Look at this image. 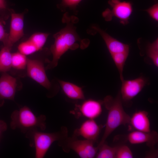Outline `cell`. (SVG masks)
I'll list each match as a JSON object with an SVG mask.
<instances>
[{
  "mask_svg": "<svg viewBox=\"0 0 158 158\" xmlns=\"http://www.w3.org/2000/svg\"><path fill=\"white\" fill-rule=\"evenodd\" d=\"M129 52H122L111 54V57L118 71L120 79L122 82L123 80V72L125 61Z\"/></svg>",
  "mask_w": 158,
  "mask_h": 158,
  "instance_id": "obj_19",
  "label": "cell"
},
{
  "mask_svg": "<svg viewBox=\"0 0 158 158\" xmlns=\"http://www.w3.org/2000/svg\"><path fill=\"white\" fill-rule=\"evenodd\" d=\"M16 82V78L4 72L0 78V98L14 100Z\"/></svg>",
  "mask_w": 158,
  "mask_h": 158,
  "instance_id": "obj_12",
  "label": "cell"
},
{
  "mask_svg": "<svg viewBox=\"0 0 158 158\" xmlns=\"http://www.w3.org/2000/svg\"><path fill=\"white\" fill-rule=\"evenodd\" d=\"M28 59L20 52L12 54V67L18 70H23L26 67Z\"/></svg>",
  "mask_w": 158,
  "mask_h": 158,
  "instance_id": "obj_20",
  "label": "cell"
},
{
  "mask_svg": "<svg viewBox=\"0 0 158 158\" xmlns=\"http://www.w3.org/2000/svg\"><path fill=\"white\" fill-rule=\"evenodd\" d=\"M28 75L40 85L49 90L51 84L46 75L41 61L28 59L26 65Z\"/></svg>",
  "mask_w": 158,
  "mask_h": 158,
  "instance_id": "obj_7",
  "label": "cell"
},
{
  "mask_svg": "<svg viewBox=\"0 0 158 158\" xmlns=\"http://www.w3.org/2000/svg\"><path fill=\"white\" fill-rule=\"evenodd\" d=\"M146 11L156 21L158 20V5L157 4H155Z\"/></svg>",
  "mask_w": 158,
  "mask_h": 158,
  "instance_id": "obj_28",
  "label": "cell"
},
{
  "mask_svg": "<svg viewBox=\"0 0 158 158\" xmlns=\"http://www.w3.org/2000/svg\"><path fill=\"white\" fill-rule=\"evenodd\" d=\"M148 56L151 59L154 64L158 66V39L157 38L152 43L150 44L147 49Z\"/></svg>",
  "mask_w": 158,
  "mask_h": 158,
  "instance_id": "obj_22",
  "label": "cell"
},
{
  "mask_svg": "<svg viewBox=\"0 0 158 158\" xmlns=\"http://www.w3.org/2000/svg\"><path fill=\"white\" fill-rule=\"evenodd\" d=\"M11 48L4 45L0 51V72H6L12 67Z\"/></svg>",
  "mask_w": 158,
  "mask_h": 158,
  "instance_id": "obj_17",
  "label": "cell"
},
{
  "mask_svg": "<svg viewBox=\"0 0 158 158\" xmlns=\"http://www.w3.org/2000/svg\"><path fill=\"white\" fill-rule=\"evenodd\" d=\"M92 28L101 35L111 55L120 52H129L128 45L124 44L113 38L97 26L93 25Z\"/></svg>",
  "mask_w": 158,
  "mask_h": 158,
  "instance_id": "obj_13",
  "label": "cell"
},
{
  "mask_svg": "<svg viewBox=\"0 0 158 158\" xmlns=\"http://www.w3.org/2000/svg\"><path fill=\"white\" fill-rule=\"evenodd\" d=\"M132 153L127 145H125L117 146L116 154V158H132Z\"/></svg>",
  "mask_w": 158,
  "mask_h": 158,
  "instance_id": "obj_25",
  "label": "cell"
},
{
  "mask_svg": "<svg viewBox=\"0 0 158 158\" xmlns=\"http://www.w3.org/2000/svg\"><path fill=\"white\" fill-rule=\"evenodd\" d=\"M24 13H16L12 11L11 13V20L10 31L8 40L6 45L12 48L13 44L24 35Z\"/></svg>",
  "mask_w": 158,
  "mask_h": 158,
  "instance_id": "obj_9",
  "label": "cell"
},
{
  "mask_svg": "<svg viewBox=\"0 0 158 158\" xmlns=\"http://www.w3.org/2000/svg\"><path fill=\"white\" fill-rule=\"evenodd\" d=\"M58 143L65 152L72 150L81 158H94L98 150L97 147L94 146L95 143L93 141L85 139L79 140L73 136H68Z\"/></svg>",
  "mask_w": 158,
  "mask_h": 158,
  "instance_id": "obj_5",
  "label": "cell"
},
{
  "mask_svg": "<svg viewBox=\"0 0 158 158\" xmlns=\"http://www.w3.org/2000/svg\"><path fill=\"white\" fill-rule=\"evenodd\" d=\"M49 35L48 33L37 32L32 34L28 40L39 50L43 47Z\"/></svg>",
  "mask_w": 158,
  "mask_h": 158,
  "instance_id": "obj_21",
  "label": "cell"
},
{
  "mask_svg": "<svg viewBox=\"0 0 158 158\" xmlns=\"http://www.w3.org/2000/svg\"><path fill=\"white\" fill-rule=\"evenodd\" d=\"M103 102L108 114L104 133L97 147L105 142L109 136L119 126L129 124L130 118L123 109L120 92L115 98L110 95L106 96Z\"/></svg>",
  "mask_w": 158,
  "mask_h": 158,
  "instance_id": "obj_2",
  "label": "cell"
},
{
  "mask_svg": "<svg viewBox=\"0 0 158 158\" xmlns=\"http://www.w3.org/2000/svg\"><path fill=\"white\" fill-rule=\"evenodd\" d=\"M101 127L94 119H88L78 128L75 130L73 136L77 137L81 136L85 139L92 141L95 143L97 141Z\"/></svg>",
  "mask_w": 158,
  "mask_h": 158,
  "instance_id": "obj_10",
  "label": "cell"
},
{
  "mask_svg": "<svg viewBox=\"0 0 158 158\" xmlns=\"http://www.w3.org/2000/svg\"><path fill=\"white\" fill-rule=\"evenodd\" d=\"M18 49L19 52L26 56L38 51L37 48L28 40L20 44Z\"/></svg>",
  "mask_w": 158,
  "mask_h": 158,
  "instance_id": "obj_23",
  "label": "cell"
},
{
  "mask_svg": "<svg viewBox=\"0 0 158 158\" xmlns=\"http://www.w3.org/2000/svg\"><path fill=\"white\" fill-rule=\"evenodd\" d=\"M5 20L4 18L0 16V41L3 43L4 45L7 44L8 36V34L6 32L4 28Z\"/></svg>",
  "mask_w": 158,
  "mask_h": 158,
  "instance_id": "obj_26",
  "label": "cell"
},
{
  "mask_svg": "<svg viewBox=\"0 0 158 158\" xmlns=\"http://www.w3.org/2000/svg\"><path fill=\"white\" fill-rule=\"evenodd\" d=\"M129 142L131 144L146 143L152 150L158 141V134L155 131L145 132L138 130L132 131L127 136Z\"/></svg>",
  "mask_w": 158,
  "mask_h": 158,
  "instance_id": "obj_11",
  "label": "cell"
},
{
  "mask_svg": "<svg viewBox=\"0 0 158 158\" xmlns=\"http://www.w3.org/2000/svg\"><path fill=\"white\" fill-rule=\"evenodd\" d=\"M120 92L122 102H129L142 90L147 83L142 77L131 80H123Z\"/></svg>",
  "mask_w": 158,
  "mask_h": 158,
  "instance_id": "obj_8",
  "label": "cell"
},
{
  "mask_svg": "<svg viewBox=\"0 0 158 158\" xmlns=\"http://www.w3.org/2000/svg\"><path fill=\"white\" fill-rule=\"evenodd\" d=\"M10 127L12 129H18L23 133L31 130L46 129V117L43 115L36 116L28 107L24 106L13 111L11 116Z\"/></svg>",
  "mask_w": 158,
  "mask_h": 158,
  "instance_id": "obj_3",
  "label": "cell"
},
{
  "mask_svg": "<svg viewBox=\"0 0 158 158\" xmlns=\"http://www.w3.org/2000/svg\"><path fill=\"white\" fill-rule=\"evenodd\" d=\"M109 4L112 8L110 10L107 9L103 13V15L107 21L111 20L113 16L116 17L124 25L128 23L129 18L132 12L131 4L129 2L121 1L119 0H110Z\"/></svg>",
  "mask_w": 158,
  "mask_h": 158,
  "instance_id": "obj_6",
  "label": "cell"
},
{
  "mask_svg": "<svg viewBox=\"0 0 158 158\" xmlns=\"http://www.w3.org/2000/svg\"><path fill=\"white\" fill-rule=\"evenodd\" d=\"M76 107L82 116L88 119H94L98 117L102 111V102L92 99L84 101Z\"/></svg>",
  "mask_w": 158,
  "mask_h": 158,
  "instance_id": "obj_14",
  "label": "cell"
},
{
  "mask_svg": "<svg viewBox=\"0 0 158 158\" xmlns=\"http://www.w3.org/2000/svg\"><path fill=\"white\" fill-rule=\"evenodd\" d=\"M26 136L30 140V145L35 149V157L43 158L54 142H59L68 136V131L65 126L61 127L59 131L51 133L35 130L27 132Z\"/></svg>",
  "mask_w": 158,
  "mask_h": 158,
  "instance_id": "obj_4",
  "label": "cell"
},
{
  "mask_svg": "<svg viewBox=\"0 0 158 158\" xmlns=\"http://www.w3.org/2000/svg\"><path fill=\"white\" fill-rule=\"evenodd\" d=\"M117 146H110L105 142L99 146L96 155L97 158H116V154Z\"/></svg>",
  "mask_w": 158,
  "mask_h": 158,
  "instance_id": "obj_18",
  "label": "cell"
},
{
  "mask_svg": "<svg viewBox=\"0 0 158 158\" xmlns=\"http://www.w3.org/2000/svg\"><path fill=\"white\" fill-rule=\"evenodd\" d=\"M12 11L8 8L6 0H0V13L1 16L6 20L8 18L6 15V13L11 12Z\"/></svg>",
  "mask_w": 158,
  "mask_h": 158,
  "instance_id": "obj_27",
  "label": "cell"
},
{
  "mask_svg": "<svg viewBox=\"0 0 158 158\" xmlns=\"http://www.w3.org/2000/svg\"><path fill=\"white\" fill-rule=\"evenodd\" d=\"M82 0H61L60 4H58L57 7L62 11L67 8L75 11L77 6Z\"/></svg>",
  "mask_w": 158,
  "mask_h": 158,
  "instance_id": "obj_24",
  "label": "cell"
},
{
  "mask_svg": "<svg viewBox=\"0 0 158 158\" xmlns=\"http://www.w3.org/2000/svg\"><path fill=\"white\" fill-rule=\"evenodd\" d=\"M148 114L147 112L145 111L135 112L130 117L129 124L135 130L145 132L151 131Z\"/></svg>",
  "mask_w": 158,
  "mask_h": 158,
  "instance_id": "obj_15",
  "label": "cell"
},
{
  "mask_svg": "<svg viewBox=\"0 0 158 158\" xmlns=\"http://www.w3.org/2000/svg\"><path fill=\"white\" fill-rule=\"evenodd\" d=\"M6 124L4 122L0 121V135L1 131L6 130Z\"/></svg>",
  "mask_w": 158,
  "mask_h": 158,
  "instance_id": "obj_29",
  "label": "cell"
},
{
  "mask_svg": "<svg viewBox=\"0 0 158 158\" xmlns=\"http://www.w3.org/2000/svg\"><path fill=\"white\" fill-rule=\"evenodd\" d=\"M58 82L64 94L69 98L75 100H84L85 97L82 88L70 82L61 80Z\"/></svg>",
  "mask_w": 158,
  "mask_h": 158,
  "instance_id": "obj_16",
  "label": "cell"
},
{
  "mask_svg": "<svg viewBox=\"0 0 158 158\" xmlns=\"http://www.w3.org/2000/svg\"><path fill=\"white\" fill-rule=\"evenodd\" d=\"M77 19L75 16H69L67 13L64 15L62 21L66 23V25L53 36L54 42L50 49L52 55V59L49 61L46 70L56 67L61 57L68 49L75 50L80 46L84 49L82 46L83 44L84 45V43L77 33L76 28L74 25Z\"/></svg>",
  "mask_w": 158,
  "mask_h": 158,
  "instance_id": "obj_1",
  "label": "cell"
}]
</instances>
